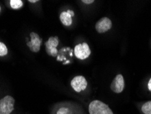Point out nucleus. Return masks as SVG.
Wrapping results in <instances>:
<instances>
[{
  "label": "nucleus",
  "mask_w": 151,
  "mask_h": 114,
  "mask_svg": "<svg viewBox=\"0 0 151 114\" xmlns=\"http://www.w3.org/2000/svg\"><path fill=\"white\" fill-rule=\"evenodd\" d=\"M88 112L90 114H114L108 105L98 100L91 102L88 106Z\"/></svg>",
  "instance_id": "1"
},
{
  "label": "nucleus",
  "mask_w": 151,
  "mask_h": 114,
  "mask_svg": "<svg viewBox=\"0 0 151 114\" xmlns=\"http://www.w3.org/2000/svg\"><path fill=\"white\" fill-rule=\"evenodd\" d=\"M14 98L10 95L0 99V114H10L14 109Z\"/></svg>",
  "instance_id": "2"
},
{
  "label": "nucleus",
  "mask_w": 151,
  "mask_h": 114,
  "mask_svg": "<svg viewBox=\"0 0 151 114\" xmlns=\"http://www.w3.org/2000/svg\"><path fill=\"white\" fill-rule=\"evenodd\" d=\"M59 43V39L58 36H51L45 42L46 52L47 55L51 57H56L58 53L57 46Z\"/></svg>",
  "instance_id": "3"
},
{
  "label": "nucleus",
  "mask_w": 151,
  "mask_h": 114,
  "mask_svg": "<svg viewBox=\"0 0 151 114\" xmlns=\"http://www.w3.org/2000/svg\"><path fill=\"white\" fill-rule=\"evenodd\" d=\"M91 49L87 43L83 42L82 44H78L74 48V54L78 59L85 60L89 57L91 55Z\"/></svg>",
  "instance_id": "4"
},
{
  "label": "nucleus",
  "mask_w": 151,
  "mask_h": 114,
  "mask_svg": "<svg viewBox=\"0 0 151 114\" xmlns=\"http://www.w3.org/2000/svg\"><path fill=\"white\" fill-rule=\"evenodd\" d=\"M42 42V39L40 36L37 33L33 32L30 33V41L27 42V44L32 52L37 53L40 50Z\"/></svg>",
  "instance_id": "5"
},
{
  "label": "nucleus",
  "mask_w": 151,
  "mask_h": 114,
  "mask_svg": "<svg viewBox=\"0 0 151 114\" xmlns=\"http://www.w3.org/2000/svg\"><path fill=\"white\" fill-rule=\"evenodd\" d=\"M71 86L74 89V90L76 92H81V91L85 90L87 87V81L83 76H76L71 81Z\"/></svg>",
  "instance_id": "6"
},
{
  "label": "nucleus",
  "mask_w": 151,
  "mask_h": 114,
  "mask_svg": "<svg viewBox=\"0 0 151 114\" xmlns=\"http://www.w3.org/2000/svg\"><path fill=\"white\" fill-rule=\"evenodd\" d=\"M125 88V81L121 74L117 75L110 85V89L114 93H121Z\"/></svg>",
  "instance_id": "7"
},
{
  "label": "nucleus",
  "mask_w": 151,
  "mask_h": 114,
  "mask_svg": "<svg viewBox=\"0 0 151 114\" xmlns=\"http://www.w3.org/2000/svg\"><path fill=\"white\" fill-rule=\"evenodd\" d=\"M112 21L108 17H103L99 20L95 24V30L99 33H104L112 28Z\"/></svg>",
  "instance_id": "8"
},
{
  "label": "nucleus",
  "mask_w": 151,
  "mask_h": 114,
  "mask_svg": "<svg viewBox=\"0 0 151 114\" xmlns=\"http://www.w3.org/2000/svg\"><path fill=\"white\" fill-rule=\"evenodd\" d=\"M74 16V13L73 11L68 10L67 12H63L60 15V21L62 24L65 26H70L72 23V17Z\"/></svg>",
  "instance_id": "9"
},
{
  "label": "nucleus",
  "mask_w": 151,
  "mask_h": 114,
  "mask_svg": "<svg viewBox=\"0 0 151 114\" xmlns=\"http://www.w3.org/2000/svg\"><path fill=\"white\" fill-rule=\"evenodd\" d=\"M55 114H76V111L69 105H61L56 109Z\"/></svg>",
  "instance_id": "10"
},
{
  "label": "nucleus",
  "mask_w": 151,
  "mask_h": 114,
  "mask_svg": "<svg viewBox=\"0 0 151 114\" xmlns=\"http://www.w3.org/2000/svg\"><path fill=\"white\" fill-rule=\"evenodd\" d=\"M10 5L11 8L14 10L21 8L23 5V2L21 0H10Z\"/></svg>",
  "instance_id": "11"
},
{
  "label": "nucleus",
  "mask_w": 151,
  "mask_h": 114,
  "mask_svg": "<svg viewBox=\"0 0 151 114\" xmlns=\"http://www.w3.org/2000/svg\"><path fill=\"white\" fill-rule=\"evenodd\" d=\"M142 111L144 114H151V101H148L142 106Z\"/></svg>",
  "instance_id": "12"
},
{
  "label": "nucleus",
  "mask_w": 151,
  "mask_h": 114,
  "mask_svg": "<svg viewBox=\"0 0 151 114\" xmlns=\"http://www.w3.org/2000/svg\"><path fill=\"white\" fill-rule=\"evenodd\" d=\"M8 50L6 45L3 42H0V56L3 57L8 54Z\"/></svg>",
  "instance_id": "13"
},
{
  "label": "nucleus",
  "mask_w": 151,
  "mask_h": 114,
  "mask_svg": "<svg viewBox=\"0 0 151 114\" xmlns=\"http://www.w3.org/2000/svg\"><path fill=\"white\" fill-rule=\"evenodd\" d=\"M82 2L85 4H92L94 2V0H83Z\"/></svg>",
  "instance_id": "14"
},
{
  "label": "nucleus",
  "mask_w": 151,
  "mask_h": 114,
  "mask_svg": "<svg viewBox=\"0 0 151 114\" xmlns=\"http://www.w3.org/2000/svg\"><path fill=\"white\" fill-rule=\"evenodd\" d=\"M148 90H149L151 91V78L149 80V81H148Z\"/></svg>",
  "instance_id": "15"
},
{
  "label": "nucleus",
  "mask_w": 151,
  "mask_h": 114,
  "mask_svg": "<svg viewBox=\"0 0 151 114\" xmlns=\"http://www.w3.org/2000/svg\"><path fill=\"white\" fill-rule=\"evenodd\" d=\"M28 1L30 2V3H36V2H38L37 0H29Z\"/></svg>",
  "instance_id": "16"
},
{
  "label": "nucleus",
  "mask_w": 151,
  "mask_h": 114,
  "mask_svg": "<svg viewBox=\"0 0 151 114\" xmlns=\"http://www.w3.org/2000/svg\"><path fill=\"white\" fill-rule=\"evenodd\" d=\"M0 12H1V6H0Z\"/></svg>",
  "instance_id": "17"
}]
</instances>
